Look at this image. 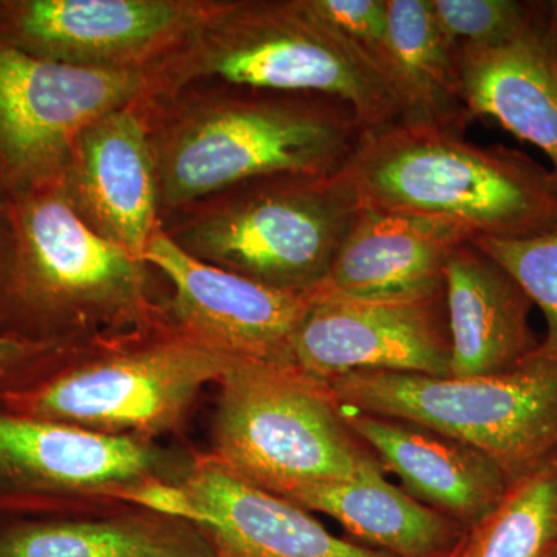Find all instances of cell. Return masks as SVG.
Returning <instances> with one entry per match:
<instances>
[{
  "label": "cell",
  "instance_id": "obj_1",
  "mask_svg": "<svg viewBox=\"0 0 557 557\" xmlns=\"http://www.w3.org/2000/svg\"><path fill=\"white\" fill-rule=\"evenodd\" d=\"M339 172L361 207L440 220L472 237L523 239L557 226L552 172L448 127L397 123L362 134Z\"/></svg>",
  "mask_w": 557,
  "mask_h": 557
},
{
  "label": "cell",
  "instance_id": "obj_2",
  "mask_svg": "<svg viewBox=\"0 0 557 557\" xmlns=\"http://www.w3.org/2000/svg\"><path fill=\"white\" fill-rule=\"evenodd\" d=\"M231 359L163 319L134 336L87 341L57 372L11 395L0 410L159 442L185 431L205 388L218 383Z\"/></svg>",
  "mask_w": 557,
  "mask_h": 557
},
{
  "label": "cell",
  "instance_id": "obj_3",
  "mask_svg": "<svg viewBox=\"0 0 557 557\" xmlns=\"http://www.w3.org/2000/svg\"><path fill=\"white\" fill-rule=\"evenodd\" d=\"M215 386L208 457L260 490L285 497L383 468L332 388L296 366L231 359Z\"/></svg>",
  "mask_w": 557,
  "mask_h": 557
},
{
  "label": "cell",
  "instance_id": "obj_4",
  "mask_svg": "<svg viewBox=\"0 0 557 557\" xmlns=\"http://www.w3.org/2000/svg\"><path fill=\"white\" fill-rule=\"evenodd\" d=\"M354 110L335 98L252 90L186 121L159 163L170 207L282 175L336 174L361 138Z\"/></svg>",
  "mask_w": 557,
  "mask_h": 557
},
{
  "label": "cell",
  "instance_id": "obj_5",
  "mask_svg": "<svg viewBox=\"0 0 557 557\" xmlns=\"http://www.w3.org/2000/svg\"><path fill=\"white\" fill-rule=\"evenodd\" d=\"M341 406L403 418L479 449L515 482L557 449V359L496 375L440 379L351 372L329 384Z\"/></svg>",
  "mask_w": 557,
  "mask_h": 557
},
{
  "label": "cell",
  "instance_id": "obj_6",
  "mask_svg": "<svg viewBox=\"0 0 557 557\" xmlns=\"http://www.w3.org/2000/svg\"><path fill=\"white\" fill-rule=\"evenodd\" d=\"M197 69L242 89L335 98L354 110L362 134L401 123L375 62L309 0L219 7Z\"/></svg>",
  "mask_w": 557,
  "mask_h": 557
},
{
  "label": "cell",
  "instance_id": "obj_7",
  "mask_svg": "<svg viewBox=\"0 0 557 557\" xmlns=\"http://www.w3.org/2000/svg\"><path fill=\"white\" fill-rule=\"evenodd\" d=\"M358 208L357 194L339 171L260 178L239 186L177 244L249 281L310 295L327 276Z\"/></svg>",
  "mask_w": 557,
  "mask_h": 557
},
{
  "label": "cell",
  "instance_id": "obj_8",
  "mask_svg": "<svg viewBox=\"0 0 557 557\" xmlns=\"http://www.w3.org/2000/svg\"><path fill=\"white\" fill-rule=\"evenodd\" d=\"M196 450L110 437L0 410V520L64 518L129 507L150 482L178 483Z\"/></svg>",
  "mask_w": 557,
  "mask_h": 557
},
{
  "label": "cell",
  "instance_id": "obj_9",
  "mask_svg": "<svg viewBox=\"0 0 557 557\" xmlns=\"http://www.w3.org/2000/svg\"><path fill=\"white\" fill-rule=\"evenodd\" d=\"M25 296L54 322L137 327L163 319L148 298L146 263L91 228L61 197L36 201L25 218Z\"/></svg>",
  "mask_w": 557,
  "mask_h": 557
},
{
  "label": "cell",
  "instance_id": "obj_10",
  "mask_svg": "<svg viewBox=\"0 0 557 557\" xmlns=\"http://www.w3.org/2000/svg\"><path fill=\"white\" fill-rule=\"evenodd\" d=\"M143 262L174 287L164 321L182 335L240 361L295 366L293 341L313 293L293 295L194 258L163 231L150 237Z\"/></svg>",
  "mask_w": 557,
  "mask_h": 557
},
{
  "label": "cell",
  "instance_id": "obj_11",
  "mask_svg": "<svg viewBox=\"0 0 557 557\" xmlns=\"http://www.w3.org/2000/svg\"><path fill=\"white\" fill-rule=\"evenodd\" d=\"M138 69L47 61L0 46V152L20 174H46L70 160L87 127L126 108L145 87Z\"/></svg>",
  "mask_w": 557,
  "mask_h": 557
},
{
  "label": "cell",
  "instance_id": "obj_12",
  "mask_svg": "<svg viewBox=\"0 0 557 557\" xmlns=\"http://www.w3.org/2000/svg\"><path fill=\"white\" fill-rule=\"evenodd\" d=\"M295 366L329 384L351 372L450 376L446 295L412 302L318 299L293 341Z\"/></svg>",
  "mask_w": 557,
  "mask_h": 557
},
{
  "label": "cell",
  "instance_id": "obj_13",
  "mask_svg": "<svg viewBox=\"0 0 557 557\" xmlns=\"http://www.w3.org/2000/svg\"><path fill=\"white\" fill-rule=\"evenodd\" d=\"M207 20L196 3L172 0H32L17 9L14 27L42 60L138 69Z\"/></svg>",
  "mask_w": 557,
  "mask_h": 557
},
{
  "label": "cell",
  "instance_id": "obj_14",
  "mask_svg": "<svg viewBox=\"0 0 557 557\" xmlns=\"http://www.w3.org/2000/svg\"><path fill=\"white\" fill-rule=\"evenodd\" d=\"M472 239L450 223L359 205L313 296L351 302L437 298L445 295L450 252Z\"/></svg>",
  "mask_w": 557,
  "mask_h": 557
},
{
  "label": "cell",
  "instance_id": "obj_15",
  "mask_svg": "<svg viewBox=\"0 0 557 557\" xmlns=\"http://www.w3.org/2000/svg\"><path fill=\"white\" fill-rule=\"evenodd\" d=\"M180 485L214 557H394L333 536L310 511L245 482L197 453Z\"/></svg>",
  "mask_w": 557,
  "mask_h": 557
},
{
  "label": "cell",
  "instance_id": "obj_16",
  "mask_svg": "<svg viewBox=\"0 0 557 557\" xmlns=\"http://www.w3.org/2000/svg\"><path fill=\"white\" fill-rule=\"evenodd\" d=\"M348 426L394 472L409 496L469 530L486 518L511 485L496 461L443 432L344 408Z\"/></svg>",
  "mask_w": 557,
  "mask_h": 557
},
{
  "label": "cell",
  "instance_id": "obj_17",
  "mask_svg": "<svg viewBox=\"0 0 557 557\" xmlns=\"http://www.w3.org/2000/svg\"><path fill=\"white\" fill-rule=\"evenodd\" d=\"M69 161L78 203L73 207L143 262L159 230L160 174L141 121L129 108L113 110L81 134Z\"/></svg>",
  "mask_w": 557,
  "mask_h": 557
},
{
  "label": "cell",
  "instance_id": "obj_18",
  "mask_svg": "<svg viewBox=\"0 0 557 557\" xmlns=\"http://www.w3.org/2000/svg\"><path fill=\"white\" fill-rule=\"evenodd\" d=\"M450 376L496 375L537 354L531 307L516 278L471 240L458 245L446 265Z\"/></svg>",
  "mask_w": 557,
  "mask_h": 557
},
{
  "label": "cell",
  "instance_id": "obj_19",
  "mask_svg": "<svg viewBox=\"0 0 557 557\" xmlns=\"http://www.w3.org/2000/svg\"><path fill=\"white\" fill-rule=\"evenodd\" d=\"M0 557H214L188 520L124 507L64 518L0 520Z\"/></svg>",
  "mask_w": 557,
  "mask_h": 557
},
{
  "label": "cell",
  "instance_id": "obj_20",
  "mask_svg": "<svg viewBox=\"0 0 557 557\" xmlns=\"http://www.w3.org/2000/svg\"><path fill=\"white\" fill-rule=\"evenodd\" d=\"M469 119L490 116L552 161L557 183V61L537 28L497 49L458 51Z\"/></svg>",
  "mask_w": 557,
  "mask_h": 557
},
{
  "label": "cell",
  "instance_id": "obj_21",
  "mask_svg": "<svg viewBox=\"0 0 557 557\" xmlns=\"http://www.w3.org/2000/svg\"><path fill=\"white\" fill-rule=\"evenodd\" d=\"M307 511L322 512L364 547L394 557H449L463 527L409 496L372 469L350 482L300 487L285 496Z\"/></svg>",
  "mask_w": 557,
  "mask_h": 557
},
{
  "label": "cell",
  "instance_id": "obj_22",
  "mask_svg": "<svg viewBox=\"0 0 557 557\" xmlns=\"http://www.w3.org/2000/svg\"><path fill=\"white\" fill-rule=\"evenodd\" d=\"M391 65L387 83L397 95L401 123L463 132L458 53L443 35L429 0H387Z\"/></svg>",
  "mask_w": 557,
  "mask_h": 557
},
{
  "label": "cell",
  "instance_id": "obj_23",
  "mask_svg": "<svg viewBox=\"0 0 557 557\" xmlns=\"http://www.w3.org/2000/svg\"><path fill=\"white\" fill-rule=\"evenodd\" d=\"M557 544V449L508 486L449 557H541Z\"/></svg>",
  "mask_w": 557,
  "mask_h": 557
},
{
  "label": "cell",
  "instance_id": "obj_24",
  "mask_svg": "<svg viewBox=\"0 0 557 557\" xmlns=\"http://www.w3.org/2000/svg\"><path fill=\"white\" fill-rule=\"evenodd\" d=\"M443 35L458 51L497 49L534 32L542 3L515 0H429Z\"/></svg>",
  "mask_w": 557,
  "mask_h": 557
},
{
  "label": "cell",
  "instance_id": "obj_25",
  "mask_svg": "<svg viewBox=\"0 0 557 557\" xmlns=\"http://www.w3.org/2000/svg\"><path fill=\"white\" fill-rule=\"evenodd\" d=\"M472 244L497 260L547 319V338L537 354L557 359V226L523 239L474 237Z\"/></svg>",
  "mask_w": 557,
  "mask_h": 557
},
{
  "label": "cell",
  "instance_id": "obj_26",
  "mask_svg": "<svg viewBox=\"0 0 557 557\" xmlns=\"http://www.w3.org/2000/svg\"><path fill=\"white\" fill-rule=\"evenodd\" d=\"M79 341H38L0 333V406L57 372L83 347Z\"/></svg>",
  "mask_w": 557,
  "mask_h": 557
},
{
  "label": "cell",
  "instance_id": "obj_27",
  "mask_svg": "<svg viewBox=\"0 0 557 557\" xmlns=\"http://www.w3.org/2000/svg\"><path fill=\"white\" fill-rule=\"evenodd\" d=\"M322 20L375 62L386 78L391 64L387 0H309ZM387 81V79H386Z\"/></svg>",
  "mask_w": 557,
  "mask_h": 557
},
{
  "label": "cell",
  "instance_id": "obj_28",
  "mask_svg": "<svg viewBox=\"0 0 557 557\" xmlns=\"http://www.w3.org/2000/svg\"><path fill=\"white\" fill-rule=\"evenodd\" d=\"M127 505L150 509L160 515L172 516V518L188 520L196 525L199 519L196 504L190 498L188 491L175 482L164 480H150L135 487L126 497Z\"/></svg>",
  "mask_w": 557,
  "mask_h": 557
},
{
  "label": "cell",
  "instance_id": "obj_29",
  "mask_svg": "<svg viewBox=\"0 0 557 557\" xmlns=\"http://www.w3.org/2000/svg\"><path fill=\"white\" fill-rule=\"evenodd\" d=\"M537 33L557 61V2L542 3Z\"/></svg>",
  "mask_w": 557,
  "mask_h": 557
},
{
  "label": "cell",
  "instance_id": "obj_30",
  "mask_svg": "<svg viewBox=\"0 0 557 557\" xmlns=\"http://www.w3.org/2000/svg\"><path fill=\"white\" fill-rule=\"evenodd\" d=\"M541 557H557V544L549 547Z\"/></svg>",
  "mask_w": 557,
  "mask_h": 557
}]
</instances>
